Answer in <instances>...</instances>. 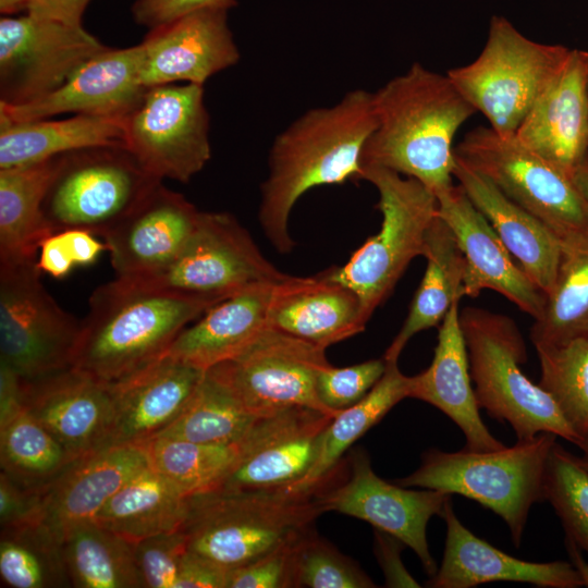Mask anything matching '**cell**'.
I'll list each match as a JSON object with an SVG mask.
<instances>
[{
    "label": "cell",
    "mask_w": 588,
    "mask_h": 588,
    "mask_svg": "<svg viewBox=\"0 0 588 588\" xmlns=\"http://www.w3.org/2000/svg\"><path fill=\"white\" fill-rule=\"evenodd\" d=\"M375 127L372 93L354 89L333 106L306 111L277 135L260 187L258 220L279 253L294 248L289 218L307 191L359 180L362 151Z\"/></svg>",
    "instance_id": "obj_1"
},
{
    "label": "cell",
    "mask_w": 588,
    "mask_h": 588,
    "mask_svg": "<svg viewBox=\"0 0 588 588\" xmlns=\"http://www.w3.org/2000/svg\"><path fill=\"white\" fill-rule=\"evenodd\" d=\"M373 95L376 127L360 167L378 166L413 177L436 197L453 185L458 128L476 110L448 74L414 63Z\"/></svg>",
    "instance_id": "obj_2"
},
{
    "label": "cell",
    "mask_w": 588,
    "mask_h": 588,
    "mask_svg": "<svg viewBox=\"0 0 588 588\" xmlns=\"http://www.w3.org/2000/svg\"><path fill=\"white\" fill-rule=\"evenodd\" d=\"M224 298L145 290L112 280L90 295L74 368L114 384L162 357L177 334Z\"/></svg>",
    "instance_id": "obj_3"
},
{
    "label": "cell",
    "mask_w": 588,
    "mask_h": 588,
    "mask_svg": "<svg viewBox=\"0 0 588 588\" xmlns=\"http://www.w3.org/2000/svg\"><path fill=\"white\" fill-rule=\"evenodd\" d=\"M287 488L211 491L188 499L182 531L194 553L230 571L295 541L324 513L320 493Z\"/></svg>",
    "instance_id": "obj_4"
},
{
    "label": "cell",
    "mask_w": 588,
    "mask_h": 588,
    "mask_svg": "<svg viewBox=\"0 0 588 588\" xmlns=\"http://www.w3.org/2000/svg\"><path fill=\"white\" fill-rule=\"evenodd\" d=\"M556 438L540 432L488 452L430 449L415 471L394 482L477 501L504 520L512 542L519 547L531 506L544 501L546 470Z\"/></svg>",
    "instance_id": "obj_5"
},
{
    "label": "cell",
    "mask_w": 588,
    "mask_h": 588,
    "mask_svg": "<svg viewBox=\"0 0 588 588\" xmlns=\"http://www.w3.org/2000/svg\"><path fill=\"white\" fill-rule=\"evenodd\" d=\"M469 371L480 408L506 421L517 440L551 432L577 444L580 437L553 399L520 369L524 339L510 317L477 307L460 309Z\"/></svg>",
    "instance_id": "obj_6"
},
{
    "label": "cell",
    "mask_w": 588,
    "mask_h": 588,
    "mask_svg": "<svg viewBox=\"0 0 588 588\" xmlns=\"http://www.w3.org/2000/svg\"><path fill=\"white\" fill-rule=\"evenodd\" d=\"M359 180L375 185L382 221L341 267L321 272L351 289L358 297L364 321L390 296L417 256H422L426 233L438 216V199L422 183L378 166L360 167Z\"/></svg>",
    "instance_id": "obj_7"
},
{
    "label": "cell",
    "mask_w": 588,
    "mask_h": 588,
    "mask_svg": "<svg viewBox=\"0 0 588 588\" xmlns=\"http://www.w3.org/2000/svg\"><path fill=\"white\" fill-rule=\"evenodd\" d=\"M572 49L535 41L507 19L493 15L486 44L470 63L448 76L489 126L514 136L530 107L567 60Z\"/></svg>",
    "instance_id": "obj_8"
},
{
    "label": "cell",
    "mask_w": 588,
    "mask_h": 588,
    "mask_svg": "<svg viewBox=\"0 0 588 588\" xmlns=\"http://www.w3.org/2000/svg\"><path fill=\"white\" fill-rule=\"evenodd\" d=\"M454 154L544 223L565 250L588 248V208L569 174L490 126L468 132Z\"/></svg>",
    "instance_id": "obj_9"
},
{
    "label": "cell",
    "mask_w": 588,
    "mask_h": 588,
    "mask_svg": "<svg viewBox=\"0 0 588 588\" xmlns=\"http://www.w3.org/2000/svg\"><path fill=\"white\" fill-rule=\"evenodd\" d=\"M161 182L125 147L71 151L60 155L44 215L52 233L77 229L103 236Z\"/></svg>",
    "instance_id": "obj_10"
},
{
    "label": "cell",
    "mask_w": 588,
    "mask_h": 588,
    "mask_svg": "<svg viewBox=\"0 0 588 588\" xmlns=\"http://www.w3.org/2000/svg\"><path fill=\"white\" fill-rule=\"evenodd\" d=\"M292 277L261 254L232 215L200 211L192 235L172 261L144 275L114 279L145 290L225 298L250 285Z\"/></svg>",
    "instance_id": "obj_11"
},
{
    "label": "cell",
    "mask_w": 588,
    "mask_h": 588,
    "mask_svg": "<svg viewBox=\"0 0 588 588\" xmlns=\"http://www.w3.org/2000/svg\"><path fill=\"white\" fill-rule=\"evenodd\" d=\"M37 260L0 265V365L22 380L71 368L82 321L40 281Z\"/></svg>",
    "instance_id": "obj_12"
},
{
    "label": "cell",
    "mask_w": 588,
    "mask_h": 588,
    "mask_svg": "<svg viewBox=\"0 0 588 588\" xmlns=\"http://www.w3.org/2000/svg\"><path fill=\"white\" fill-rule=\"evenodd\" d=\"M125 146L158 179L189 182L211 156L204 86L174 83L147 88L125 115Z\"/></svg>",
    "instance_id": "obj_13"
},
{
    "label": "cell",
    "mask_w": 588,
    "mask_h": 588,
    "mask_svg": "<svg viewBox=\"0 0 588 588\" xmlns=\"http://www.w3.org/2000/svg\"><path fill=\"white\" fill-rule=\"evenodd\" d=\"M107 48L82 24L4 15L0 20V102L19 106L51 94Z\"/></svg>",
    "instance_id": "obj_14"
},
{
    "label": "cell",
    "mask_w": 588,
    "mask_h": 588,
    "mask_svg": "<svg viewBox=\"0 0 588 588\" xmlns=\"http://www.w3.org/2000/svg\"><path fill=\"white\" fill-rule=\"evenodd\" d=\"M329 365L326 348L268 327L236 357L211 368L258 418L293 407L335 417L317 395L318 373Z\"/></svg>",
    "instance_id": "obj_15"
},
{
    "label": "cell",
    "mask_w": 588,
    "mask_h": 588,
    "mask_svg": "<svg viewBox=\"0 0 588 588\" xmlns=\"http://www.w3.org/2000/svg\"><path fill=\"white\" fill-rule=\"evenodd\" d=\"M452 495L431 489H408L376 475L363 450L351 457L347 479L326 488L319 495L326 512L335 511L365 520L411 548L429 577L438 569L427 541V525L442 515Z\"/></svg>",
    "instance_id": "obj_16"
},
{
    "label": "cell",
    "mask_w": 588,
    "mask_h": 588,
    "mask_svg": "<svg viewBox=\"0 0 588 588\" xmlns=\"http://www.w3.org/2000/svg\"><path fill=\"white\" fill-rule=\"evenodd\" d=\"M333 418L307 407L258 418L241 441L235 466L215 491L290 487L313 466L322 434Z\"/></svg>",
    "instance_id": "obj_17"
},
{
    "label": "cell",
    "mask_w": 588,
    "mask_h": 588,
    "mask_svg": "<svg viewBox=\"0 0 588 588\" xmlns=\"http://www.w3.org/2000/svg\"><path fill=\"white\" fill-rule=\"evenodd\" d=\"M228 11L201 8L151 28L140 46L139 76L149 88L179 82L203 85L241 58Z\"/></svg>",
    "instance_id": "obj_18"
},
{
    "label": "cell",
    "mask_w": 588,
    "mask_h": 588,
    "mask_svg": "<svg viewBox=\"0 0 588 588\" xmlns=\"http://www.w3.org/2000/svg\"><path fill=\"white\" fill-rule=\"evenodd\" d=\"M21 381L26 412L74 458L109 445L114 419L111 385L74 367Z\"/></svg>",
    "instance_id": "obj_19"
},
{
    "label": "cell",
    "mask_w": 588,
    "mask_h": 588,
    "mask_svg": "<svg viewBox=\"0 0 588 588\" xmlns=\"http://www.w3.org/2000/svg\"><path fill=\"white\" fill-rule=\"evenodd\" d=\"M438 215L449 225L465 259V296L492 290L534 320L541 317L546 295L517 266L490 222L460 184L437 196Z\"/></svg>",
    "instance_id": "obj_20"
},
{
    "label": "cell",
    "mask_w": 588,
    "mask_h": 588,
    "mask_svg": "<svg viewBox=\"0 0 588 588\" xmlns=\"http://www.w3.org/2000/svg\"><path fill=\"white\" fill-rule=\"evenodd\" d=\"M140 46L107 47L51 94L29 103L0 102V121L25 122L64 113L125 117L142 100Z\"/></svg>",
    "instance_id": "obj_21"
},
{
    "label": "cell",
    "mask_w": 588,
    "mask_h": 588,
    "mask_svg": "<svg viewBox=\"0 0 588 588\" xmlns=\"http://www.w3.org/2000/svg\"><path fill=\"white\" fill-rule=\"evenodd\" d=\"M200 211L159 183L102 237L117 279L157 271L172 261L192 235Z\"/></svg>",
    "instance_id": "obj_22"
},
{
    "label": "cell",
    "mask_w": 588,
    "mask_h": 588,
    "mask_svg": "<svg viewBox=\"0 0 588 588\" xmlns=\"http://www.w3.org/2000/svg\"><path fill=\"white\" fill-rule=\"evenodd\" d=\"M514 136L571 176L588 159V91L583 50H571Z\"/></svg>",
    "instance_id": "obj_23"
},
{
    "label": "cell",
    "mask_w": 588,
    "mask_h": 588,
    "mask_svg": "<svg viewBox=\"0 0 588 588\" xmlns=\"http://www.w3.org/2000/svg\"><path fill=\"white\" fill-rule=\"evenodd\" d=\"M206 370L163 355L111 384L114 419L109 445H144L183 412Z\"/></svg>",
    "instance_id": "obj_24"
},
{
    "label": "cell",
    "mask_w": 588,
    "mask_h": 588,
    "mask_svg": "<svg viewBox=\"0 0 588 588\" xmlns=\"http://www.w3.org/2000/svg\"><path fill=\"white\" fill-rule=\"evenodd\" d=\"M450 498L443 509L446 524L443 559L427 581L432 588H473L492 581L526 583L543 588H578L583 581L564 561L516 559L474 535L456 516Z\"/></svg>",
    "instance_id": "obj_25"
},
{
    "label": "cell",
    "mask_w": 588,
    "mask_h": 588,
    "mask_svg": "<svg viewBox=\"0 0 588 588\" xmlns=\"http://www.w3.org/2000/svg\"><path fill=\"white\" fill-rule=\"evenodd\" d=\"M295 278L250 285L225 297L184 328L164 355L203 370L233 359L269 327L275 299Z\"/></svg>",
    "instance_id": "obj_26"
},
{
    "label": "cell",
    "mask_w": 588,
    "mask_h": 588,
    "mask_svg": "<svg viewBox=\"0 0 588 588\" xmlns=\"http://www.w3.org/2000/svg\"><path fill=\"white\" fill-rule=\"evenodd\" d=\"M148 465L143 445H108L77 458L47 486L44 523L61 540L93 523L108 500Z\"/></svg>",
    "instance_id": "obj_27"
},
{
    "label": "cell",
    "mask_w": 588,
    "mask_h": 588,
    "mask_svg": "<svg viewBox=\"0 0 588 588\" xmlns=\"http://www.w3.org/2000/svg\"><path fill=\"white\" fill-rule=\"evenodd\" d=\"M460 302L453 303L441 321L431 364L411 377L408 397L431 404L453 420L465 436L466 450L495 451L505 445L491 434L479 414L460 324Z\"/></svg>",
    "instance_id": "obj_28"
},
{
    "label": "cell",
    "mask_w": 588,
    "mask_h": 588,
    "mask_svg": "<svg viewBox=\"0 0 588 588\" xmlns=\"http://www.w3.org/2000/svg\"><path fill=\"white\" fill-rule=\"evenodd\" d=\"M453 177L490 222L527 277L547 296L554 286L564 255L561 241L544 223L456 156Z\"/></svg>",
    "instance_id": "obj_29"
},
{
    "label": "cell",
    "mask_w": 588,
    "mask_h": 588,
    "mask_svg": "<svg viewBox=\"0 0 588 588\" xmlns=\"http://www.w3.org/2000/svg\"><path fill=\"white\" fill-rule=\"evenodd\" d=\"M269 327L327 348L360 333L366 322L357 295L320 273L296 277L285 287L271 308Z\"/></svg>",
    "instance_id": "obj_30"
},
{
    "label": "cell",
    "mask_w": 588,
    "mask_h": 588,
    "mask_svg": "<svg viewBox=\"0 0 588 588\" xmlns=\"http://www.w3.org/2000/svg\"><path fill=\"white\" fill-rule=\"evenodd\" d=\"M101 146L126 148L125 117L74 114L59 120L0 121V169Z\"/></svg>",
    "instance_id": "obj_31"
},
{
    "label": "cell",
    "mask_w": 588,
    "mask_h": 588,
    "mask_svg": "<svg viewBox=\"0 0 588 588\" xmlns=\"http://www.w3.org/2000/svg\"><path fill=\"white\" fill-rule=\"evenodd\" d=\"M59 158L0 169V265L36 260L42 242L53 234L42 205Z\"/></svg>",
    "instance_id": "obj_32"
},
{
    "label": "cell",
    "mask_w": 588,
    "mask_h": 588,
    "mask_svg": "<svg viewBox=\"0 0 588 588\" xmlns=\"http://www.w3.org/2000/svg\"><path fill=\"white\" fill-rule=\"evenodd\" d=\"M427 267L407 317L383 358L399 360L407 342L418 332L438 326L453 305L465 296V259L449 225L439 217L431 222L422 255Z\"/></svg>",
    "instance_id": "obj_33"
},
{
    "label": "cell",
    "mask_w": 588,
    "mask_h": 588,
    "mask_svg": "<svg viewBox=\"0 0 588 588\" xmlns=\"http://www.w3.org/2000/svg\"><path fill=\"white\" fill-rule=\"evenodd\" d=\"M188 499L148 464L108 500L95 522L136 543L182 529Z\"/></svg>",
    "instance_id": "obj_34"
},
{
    "label": "cell",
    "mask_w": 588,
    "mask_h": 588,
    "mask_svg": "<svg viewBox=\"0 0 588 588\" xmlns=\"http://www.w3.org/2000/svg\"><path fill=\"white\" fill-rule=\"evenodd\" d=\"M381 379L356 404L341 411L326 428L317 457L307 474L287 489L315 491L324 488L338 473L340 460L356 440L378 424L397 403L409 396L411 377L399 360H385Z\"/></svg>",
    "instance_id": "obj_35"
},
{
    "label": "cell",
    "mask_w": 588,
    "mask_h": 588,
    "mask_svg": "<svg viewBox=\"0 0 588 588\" xmlns=\"http://www.w3.org/2000/svg\"><path fill=\"white\" fill-rule=\"evenodd\" d=\"M62 550L73 587L143 588L133 543L96 522L71 528Z\"/></svg>",
    "instance_id": "obj_36"
},
{
    "label": "cell",
    "mask_w": 588,
    "mask_h": 588,
    "mask_svg": "<svg viewBox=\"0 0 588 588\" xmlns=\"http://www.w3.org/2000/svg\"><path fill=\"white\" fill-rule=\"evenodd\" d=\"M257 420L217 370L209 368L183 412L158 436L201 444H232L240 442Z\"/></svg>",
    "instance_id": "obj_37"
},
{
    "label": "cell",
    "mask_w": 588,
    "mask_h": 588,
    "mask_svg": "<svg viewBox=\"0 0 588 588\" xmlns=\"http://www.w3.org/2000/svg\"><path fill=\"white\" fill-rule=\"evenodd\" d=\"M76 461L22 405L0 418V464L16 481L45 487Z\"/></svg>",
    "instance_id": "obj_38"
},
{
    "label": "cell",
    "mask_w": 588,
    "mask_h": 588,
    "mask_svg": "<svg viewBox=\"0 0 588 588\" xmlns=\"http://www.w3.org/2000/svg\"><path fill=\"white\" fill-rule=\"evenodd\" d=\"M241 441L201 444L158 436L143 446L149 466L183 495L192 498L221 486L238 460Z\"/></svg>",
    "instance_id": "obj_39"
},
{
    "label": "cell",
    "mask_w": 588,
    "mask_h": 588,
    "mask_svg": "<svg viewBox=\"0 0 588 588\" xmlns=\"http://www.w3.org/2000/svg\"><path fill=\"white\" fill-rule=\"evenodd\" d=\"M0 577L10 588L72 586L62 542L44 522L1 528Z\"/></svg>",
    "instance_id": "obj_40"
},
{
    "label": "cell",
    "mask_w": 588,
    "mask_h": 588,
    "mask_svg": "<svg viewBox=\"0 0 588 588\" xmlns=\"http://www.w3.org/2000/svg\"><path fill=\"white\" fill-rule=\"evenodd\" d=\"M588 334V248L564 250L541 317L535 320L534 344L560 343Z\"/></svg>",
    "instance_id": "obj_41"
},
{
    "label": "cell",
    "mask_w": 588,
    "mask_h": 588,
    "mask_svg": "<svg viewBox=\"0 0 588 588\" xmlns=\"http://www.w3.org/2000/svg\"><path fill=\"white\" fill-rule=\"evenodd\" d=\"M534 345L541 371L538 384L581 437L588 432V334Z\"/></svg>",
    "instance_id": "obj_42"
},
{
    "label": "cell",
    "mask_w": 588,
    "mask_h": 588,
    "mask_svg": "<svg viewBox=\"0 0 588 588\" xmlns=\"http://www.w3.org/2000/svg\"><path fill=\"white\" fill-rule=\"evenodd\" d=\"M543 495L560 518L565 539L588 558V471L579 456L558 442L548 461Z\"/></svg>",
    "instance_id": "obj_43"
},
{
    "label": "cell",
    "mask_w": 588,
    "mask_h": 588,
    "mask_svg": "<svg viewBox=\"0 0 588 588\" xmlns=\"http://www.w3.org/2000/svg\"><path fill=\"white\" fill-rule=\"evenodd\" d=\"M292 587L370 588L372 579L350 558L343 555L314 528L292 546Z\"/></svg>",
    "instance_id": "obj_44"
},
{
    "label": "cell",
    "mask_w": 588,
    "mask_h": 588,
    "mask_svg": "<svg viewBox=\"0 0 588 588\" xmlns=\"http://www.w3.org/2000/svg\"><path fill=\"white\" fill-rule=\"evenodd\" d=\"M385 359H370L348 367L329 365L317 377V395L326 408L338 415L360 401L381 379Z\"/></svg>",
    "instance_id": "obj_45"
},
{
    "label": "cell",
    "mask_w": 588,
    "mask_h": 588,
    "mask_svg": "<svg viewBox=\"0 0 588 588\" xmlns=\"http://www.w3.org/2000/svg\"><path fill=\"white\" fill-rule=\"evenodd\" d=\"M143 588H175L187 540L182 529L133 543Z\"/></svg>",
    "instance_id": "obj_46"
},
{
    "label": "cell",
    "mask_w": 588,
    "mask_h": 588,
    "mask_svg": "<svg viewBox=\"0 0 588 588\" xmlns=\"http://www.w3.org/2000/svg\"><path fill=\"white\" fill-rule=\"evenodd\" d=\"M295 541L228 571L226 588L292 587L291 553Z\"/></svg>",
    "instance_id": "obj_47"
},
{
    "label": "cell",
    "mask_w": 588,
    "mask_h": 588,
    "mask_svg": "<svg viewBox=\"0 0 588 588\" xmlns=\"http://www.w3.org/2000/svg\"><path fill=\"white\" fill-rule=\"evenodd\" d=\"M45 487L25 486L4 471L0 473L1 528L19 527L44 522Z\"/></svg>",
    "instance_id": "obj_48"
},
{
    "label": "cell",
    "mask_w": 588,
    "mask_h": 588,
    "mask_svg": "<svg viewBox=\"0 0 588 588\" xmlns=\"http://www.w3.org/2000/svg\"><path fill=\"white\" fill-rule=\"evenodd\" d=\"M236 0H136L132 14L137 24L155 28L201 8L230 10Z\"/></svg>",
    "instance_id": "obj_49"
},
{
    "label": "cell",
    "mask_w": 588,
    "mask_h": 588,
    "mask_svg": "<svg viewBox=\"0 0 588 588\" xmlns=\"http://www.w3.org/2000/svg\"><path fill=\"white\" fill-rule=\"evenodd\" d=\"M375 553L383 572L387 587L418 588L420 585L405 568L401 552L405 546L396 537L375 528Z\"/></svg>",
    "instance_id": "obj_50"
},
{
    "label": "cell",
    "mask_w": 588,
    "mask_h": 588,
    "mask_svg": "<svg viewBox=\"0 0 588 588\" xmlns=\"http://www.w3.org/2000/svg\"><path fill=\"white\" fill-rule=\"evenodd\" d=\"M226 569L188 549L175 588H226Z\"/></svg>",
    "instance_id": "obj_51"
},
{
    "label": "cell",
    "mask_w": 588,
    "mask_h": 588,
    "mask_svg": "<svg viewBox=\"0 0 588 588\" xmlns=\"http://www.w3.org/2000/svg\"><path fill=\"white\" fill-rule=\"evenodd\" d=\"M90 0H29L27 13L37 17L82 24Z\"/></svg>",
    "instance_id": "obj_52"
},
{
    "label": "cell",
    "mask_w": 588,
    "mask_h": 588,
    "mask_svg": "<svg viewBox=\"0 0 588 588\" xmlns=\"http://www.w3.org/2000/svg\"><path fill=\"white\" fill-rule=\"evenodd\" d=\"M39 252L38 268L41 272H46L53 278L65 277L75 266L59 233H53L47 237L42 242Z\"/></svg>",
    "instance_id": "obj_53"
},
{
    "label": "cell",
    "mask_w": 588,
    "mask_h": 588,
    "mask_svg": "<svg viewBox=\"0 0 588 588\" xmlns=\"http://www.w3.org/2000/svg\"><path fill=\"white\" fill-rule=\"evenodd\" d=\"M57 233L60 234L75 266L90 265L107 250L106 243L99 242L90 232L72 229Z\"/></svg>",
    "instance_id": "obj_54"
},
{
    "label": "cell",
    "mask_w": 588,
    "mask_h": 588,
    "mask_svg": "<svg viewBox=\"0 0 588 588\" xmlns=\"http://www.w3.org/2000/svg\"><path fill=\"white\" fill-rule=\"evenodd\" d=\"M565 547L571 563L583 581V586L588 587V561L583 558V552L568 539H565Z\"/></svg>",
    "instance_id": "obj_55"
},
{
    "label": "cell",
    "mask_w": 588,
    "mask_h": 588,
    "mask_svg": "<svg viewBox=\"0 0 588 588\" xmlns=\"http://www.w3.org/2000/svg\"><path fill=\"white\" fill-rule=\"evenodd\" d=\"M572 179L588 208V159L573 172Z\"/></svg>",
    "instance_id": "obj_56"
},
{
    "label": "cell",
    "mask_w": 588,
    "mask_h": 588,
    "mask_svg": "<svg viewBox=\"0 0 588 588\" xmlns=\"http://www.w3.org/2000/svg\"><path fill=\"white\" fill-rule=\"evenodd\" d=\"M28 4L29 0H0V12L8 16L21 11L27 12Z\"/></svg>",
    "instance_id": "obj_57"
},
{
    "label": "cell",
    "mask_w": 588,
    "mask_h": 588,
    "mask_svg": "<svg viewBox=\"0 0 588 588\" xmlns=\"http://www.w3.org/2000/svg\"><path fill=\"white\" fill-rule=\"evenodd\" d=\"M576 446H578L583 453V456L580 457V462L585 469L588 471V432L583 434L577 442Z\"/></svg>",
    "instance_id": "obj_58"
},
{
    "label": "cell",
    "mask_w": 588,
    "mask_h": 588,
    "mask_svg": "<svg viewBox=\"0 0 588 588\" xmlns=\"http://www.w3.org/2000/svg\"><path fill=\"white\" fill-rule=\"evenodd\" d=\"M585 63H586V75H587V91H588V50H583Z\"/></svg>",
    "instance_id": "obj_59"
}]
</instances>
